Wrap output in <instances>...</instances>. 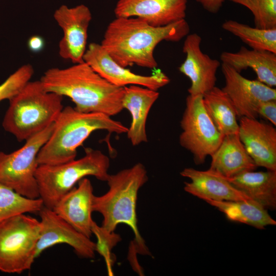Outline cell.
Returning a JSON list of instances; mask_svg holds the SVG:
<instances>
[{
  "instance_id": "cell-5",
  "label": "cell",
  "mask_w": 276,
  "mask_h": 276,
  "mask_svg": "<svg viewBox=\"0 0 276 276\" xmlns=\"http://www.w3.org/2000/svg\"><path fill=\"white\" fill-rule=\"evenodd\" d=\"M63 97L47 91L41 81H29L9 101L2 125L19 142L53 124L63 108Z\"/></svg>"
},
{
  "instance_id": "cell-22",
  "label": "cell",
  "mask_w": 276,
  "mask_h": 276,
  "mask_svg": "<svg viewBox=\"0 0 276 276\" xmlns=\"http://www.w3.org/2000/svg\"><path fill=\"white\" fill-rule=\"evenodd\" d=\"M225 178L237 189L266 209H275L276 171H248Z\"/></svg>"
},
{
  "instance_id": "cell-15",
  "label": "cell",
  "mask_w": 276,
  "mask_h": 276,
  "mask_svg": "<svg viewBox=\"0 0 276 276\" xmlns=\"http://www.w3.org/2000/svg\"><path fill=\"white\" fill-rule=\"evenodd\" d=\"M188 0H119L116 17H135L154 27H163L185 19Z\"/></svg>"
},
{
  "instance_id": "cell-32",
  "label": "cell",
  "mask_w": 276,
  "mask_h": 276,
  "mask_svg": "<svg viewBox=\"0 0 276 276\" xmlns=\"http://www.w3.org/2000/svg\"><path fill=\"white\" fill-rule=\"evenodd\" d=\"M44 40L40 36L35 35L28 40V47L31 51L37 52L41 51L44 47Z\"/></svg>"
},
{
  "instance_id": "cell-2",
  "label": "cell",
  "mask_w": 276,
  "mask_h": 276,
  "mask_svg": "<svg viewBox=\"0 0 276 276\" xmlns=\"http://www.w3.org/2000/svg\"><path fill=\"white\" fill-rule=\"evenodd\" d=\"M40 81L47 91L70 98L79 111L112 117L123 109L124 87L112 84L84 61L50 68Z\"/></svg>"
},
{
  "instance_id": "cell-26",
  "label": "cell",
  "mask_w": 276,
  "mask_h": 276,
  "mask_svg": "<svg viewBox=\"0 0 276 276\" xmlns=\"http://www.w3.org/2000/svg\"><path fill=\"white\" fill-rule=\"evenodd\" d=\"M43 206L41 198L26 197L0 183V222L21 214L38 213Z\"/></svg>"
},
{
  "instance_id": "cell-13",
  "label": "cell",
  "mask_w": 276,
  "mask_h": 276,
  "mask_svg": "<svg viewBox=\"0 0 276 276\" xmlns=\"http://www.w3.org/2000/svg\"><path fill=\"white\" fill-rule=\"evenodd\" d=\"M225 80L222 90L227 94L235 108L238 117L257 119L260 103L276 100V89L260 82L242 76L231 66L221 63Z\"/></svg>"
},
{
  "instance_id": "cell-16",
  "label": "cell",
  "mask_w": 276,
  "mask_h": 276,
  "mask_svg": "<svg viewBox=\"0 0 276 276\" xmlns=\"http://www.w3.org/2000/svg\"><path fill=\"white\" fill-rule=\"evenodd\" d=\"M257 119L240 117L238 135L257 167L276 171V129Z\"/></svg>"
},
{
  "instance_id": "cell-19",
  "label": "cell",
  "mask_w": 276,
  "mask_h": 276,
  "mask_svg": "<svg viewBox=\"0 0 276 276\" xmlns=\"http://www.w3.org/2000/svg\"><path fill=\"white\" fill-rule=\"evenodd\" d=\"M159 95L157 90L140 85L124 87L122 106L131 116V122L126 133L133 146L148 141L147 120L150 109Z\"/></svg>"
},
{
  "instance_id": "cell-9",
  "label": "cell",
  "mask_w": 276,
  "mask_h": 276,
  "mask_svg": "<svg viewBox=\"0 0 276 276\" xmlns=\"http://www.w3.org/2000/svg\"><path fill=\"white\" fill-rule=\"evenodd\" d=\"M180 127L179 144L193 154L196 165L203 164L206 157L216 151L224 137L206 111L202 95L187 96Z\"/></svg>"
},
{
  "instance_id": "cell-7",
  "label": "cell",
  "mask_w": 276,
  "mask_h": 276,
  "mask_svg": "<svg viewBox=\"0 0 276 276\" xmlns=\"http://www.w3.org/2000/svg\"><path fill=\"white\" fill-rule=\"evenodd\" d=\"M40 220L21 214L0 222V271L20 274L30 269L36 257Z\"/></svg>"
},
{
  "instance_id": "cell-6",
  "label": "cell",
  "mask_w": 276,
  "mask_h": 276,
  "mask_svg": "<svg viewBox=\"0 0 276 276\" xmlns=\"http://www.w3.org/2000/svg\"><path fill=\"white\" fill-rule=\"evenodd\" d=\"M109 158L101 151L85 149L81 158L56 165H39L35 174L39 198L43 206L53 209L59 200L82 178L93 176L106 181Z\"/></svg>"
},
{
  "instance_id": "cell-3",
  "label": "cell",
  "mask_w": 276,
  "mask_h": 276,
  "mask_svg": "<svg viewBox=\"0 0 276 276\" xmlns=\"http://www.w3.org/2000/svg\"><path fill=\"white\" fill-rule=\"evenodd\" d=\"M101 130L120 134L126 133L128 127L103 113L82 112L70 106L63 107L38 153L39 165H59L75 159L78 148L94 131Z\"/></svg>"
},
{
  "instance_id": "cell-17",
  "label": "cell",
  "mask_w": 276,
  "mask_h": 276,
  "mask_svg": "<svg viewBox=\"0 0 276 276\" xmlns=\"http://www.w3.org/2000/svg\"><path fill=\"white\" fill-rule=\"evenodd\" d=\"M64 195L52 209L76 230L90 238L94 221L91 218L94 196L90 181L83 178Z\"/></svg>"
},
{
  "instance_id": "cell-12",
  "label": "cell",
  "mask_w": 276,
  "mask_h": 276,
  "mask_svg": "<svg viewBox=\"0 0 276 276\" xmlns=\"http://www.w3.org/2000/svg\"><path fill=\"white\" fill-rule=\"evenodd\" d=\"M41 230L37 242L36 258L46 249L60 243L67 244L80 257L93 259L96 244L76 230L52 209L43 206L38 213Z\"/></svg>"
},
{
  "instance_id": "cell-24",
  "label": "cell",
  "mask_w": 276,
  "mask_h": 276,
  "mask_svg": "<svg viewBox=\"0 0 276 276\" xmlns=\"http://www.w3.org/2000/svg\"><path fill=\"white\" fill-rule=\"evenodd\" d=\"M202 98L206 111L223 135L238 133L239 123L235 108L222 88L215 86L203 94Z\"/></svg>"
},
{
  "instance_id": "cell-23",
  "label": "cell",
  "mask_w": 276,
  "mask_h": 276,
  "mask_svg": "<svg viewBox=\"0 0 276 276\" xmlns=\"http://www.w3.org/2000/svg\"><path fill=\"white\" fill-rule=\"evenodd\" d=\"M205 201L224 214L231 221L245 223L260 229L276 224L275 220L270 216L267 210L254 201Z\"/></svg>"
},
{
  "instance_id": "cell-25",
  "label": "cell",
  "mask_w": 276,
  "mask_h": 276,
  "mask_svg": "<svg viewBox=\"0 0 276 276\" xmlns=\"http://www.w3.org/2000/svg\"><path fill=\"white\" fill-rule=\"evenodd\" d=\"M222 28L238 37L251 49L276 54V28L252 27L234 20L222 24Z\"/></svg>"
},
{
  "instance_id": "cell-27",
  "label": "cell",
  "mask_w": 276,
  "mask_h": 276,
  "mask_svg": "<svg viewBox=\"0 0 276 276\" xmlns=\"http://www.w3.org/2000/svg\"><path fill=\"white\" fill-rule=\"evenodd\" d=\"M247 8L251 12L256 27L276 28V0H229Z\"/></svg>"
},
{
  "instance_id": "cell-11",
  "label": "cell",
  "mask_w": 276,
  "mask_h": 276,
  "mask_svg": "<svg viewBox=\"0 0 276 276\" xmlns=\"http://www.w3.org/2000/svg\"><path fill=\"white\" fill-rule=\"evenodd\" d=\"M54 18L63 32L58 45L60 56L74 64L83 62L92 19L89 8L83 4L73 7L63 5L55 10Z\"/></svg>"
},
{
  "instance_id": "cell-4",
  "label": "cell",
  "mask_w": 276,
  "mask_h": 276,
  "mask_svg": "<svg viewBox=\"0 0 276 276\" xmlns=\"http://www.w3.org/2000/svg\"><path fill=\"white\" fill-rule=\"evenodd\" d=\"M148 179L145 167L137 163L109 174L106 180L108 190L102 195H94L93 201V212L103 216L101 226L110 232L121 223L129 226L134 235L136 251L142 255L150 252L139 230L136 209L139 190Z\"/></svg>"
},
{
  "instance_id": "cell-29",
  "label": "cell",
  "mask_w": 276,
  "mask_h": 276,
  "mask_svg": "<svg viewBox=\"0 0 276 276\" xmlns=\"http://www.w3.org/2000/svg\"><path fill=\"white\" fill-rule=\"evenodd\" d=\"M34 69L30 64H25L11 74L0 84V101L10 100L30 81Z\"/></svg>"
},
{
  "instance_id": "cell-20",
  "label": "cell",
  "mask_w": 276,
  "mask_h": 276,
  "mask_svg": "<svg viewBox=\"0 0 276 276\" xmlns=\"http://www.w3.org/2000/svg\"><path fill=\"white\" fill-rule=\"evenodd\" d=\"M221 63L239 73L248 68L256 73L257 80L268 86H276V54L241 47L238 51H224L220 56Z\"/></svg>"
},
{
  "instance_id": "cell-28",
  "label": "cell",
  "mask_w": 276,
  "mask_h": 276,
  "mask_svg": "<svg viewBox=\"0 0 276 276\" xmlns=\"http://www.w3.org/2000/svg\"><path fill=\"white\" fill-rule=\"evenodd\" d=\"M92 234L97 239L96 244V251L102 256L107 265L108 273L112 274L111 267L114 262L111 250L117 244L121 241L120 235L114 232H110L101 226H100L94 221L91 227Z\"/></svg>"
},
{
  "instance_id": "cell-1",
  "label": "cell",
  "mask_w": 276,
  "mask_h": 276,
  "mask_svg": "<svg viewBox=\"0 0 276 276\" xmlns=\"http://www.w3.org/2000/svg\"><path fill=\"white\" fill-rule=\"evenodd\" d=\"M185 19L163 27H154L135 17H116L106 28L100 43L119 64L154 69L157 63L154 56L162 41L178 42L189 34Z\"/></svg>"
},
{
  "instance_id": "cell-14",
  "label": "cell",
  "mask_w": 276,
  "mask_h": 276,
  "mask_svg": "<svg viewBox=\"0 0 276 276\" xmlns=\"http://www.w3.org/2000/svg\"><path fill=\"white\" fill-rule=\"evenodd\" d=\"M201 41L197 33L189 34L182 46L186 59L179 71L191 81L188 91L191 96L203 95L216 86L217 72L221 64L202 51Z\"/></svg>"
},
{
  "instance_id": "cell-31",
  "label": "cell",
  "mask_w": 276,
  "mask_h": 276,
  "mask_svg": "<svg viewBox=\"0 0 276 276\" xmlns=\"http://www.w3.org/2000/svg\"><path fill=\"white\" fill-rule=\"evenodd\" d=\"M208 12L216 14L222 7L225 0H196Z\"/></svg>"
},
{
  "instance_id": "cell-10",
  "label": "cell",
  "mask_w": 276,
  "mask_h": 276,
  "mask_svg": "<svg viewBox=\"0 0 276 276\" xmlns=\"http://www.w3.org/2000/svg\"><path fill=\"white\" fill-rule=\"evenodd\" d=\"M83 60L102 77L120 87L137 85L158 90L170 81L160 70L149 76L139 75L131 72L117 63L101 44L95 42L88 45Z\"/></svg>"
},
{
  "instance_id": "cell-18",
  "label": "cell",
  "mask_w": 276,
  "mask_h": 276,
  "mask_svg": "<svg viewBox=\"0 0 276 276\" xmlns=\"http://www.w3.org/2000/svg\"><path fill=\"white\" fill-rule=\"evenodd\" d=\"M180 174L191 180L184 182V190L204 201H253L237 189L224 177L210 169L200 171L186 168Z\"/></svg>"
},
{
  "instance_id": "cell-8",
  "label": "cell",
  "mask_w": 276,
  "mask_h": 276,
  "mask_svg": "<svg viewBox=\"0 0 276 276\" xmlns=\"http://www.w3.org/2000/svg\"><path fill=\"white\" fill-rule=\"evenodd\" d=\"M54 123L26 140L18 149L10 153L0 151V183L26 197L39 198L35 177L37 156L50 136Z\"/></svg>"
},
{
  "instance_id": "cell-21",
  "label": "cell",
  "mask_w": 276,
  "mask_h": 276,
  "mask_svg": "<svg viewBox=\"0 0 276 276\" xmlns=\"http://www.w3.org/2000/svg\"><path fill=\"white\" fill-rule=\"evenodd\" d=\"M211 157L209 169L225 177L254 171L257 167L241 142L238 133L224 136Z\"/></svg>"
},
{
  "instance_id": "cell-30",
  "label": "cell",
  "mask_w": 276,
  "mask_h": 276,
  "mask_svg": "<svg viewBox=\"0 0 276 276\" xmlns=\"http://www.w3.org/2000/svg\"><path fill=\"white\" fill-rule=\"evenodd\" d=\"M258 116H261L276 126V100L263 101L259 105L257 110Z\"/></svg>"
}]
</instances>
